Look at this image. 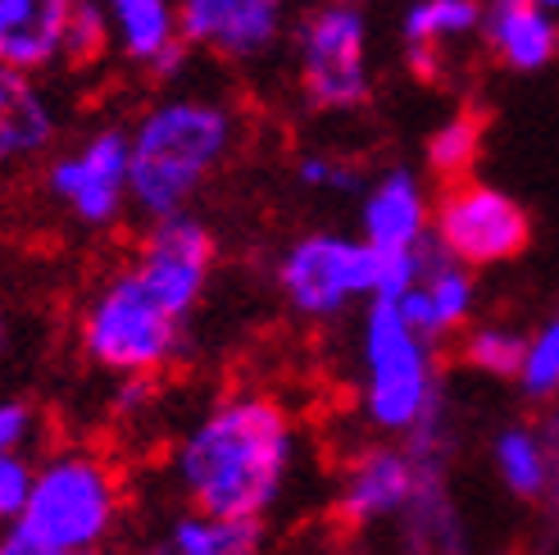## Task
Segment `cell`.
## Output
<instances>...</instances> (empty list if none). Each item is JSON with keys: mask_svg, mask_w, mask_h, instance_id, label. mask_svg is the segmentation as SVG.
<instances>
[{"mask_svg": "<svg viewBox=\"0 0 559 555\" xmlns=\"http://www.w3.org/2000/svg\"><path fill=\"white\" fill-rule=\"evenodd\" d=\"M483 19L478 0H418L405 14V42L409 46H437L445 37L473 33Z\"/></svg>", "mask_w": 559, "mask_h": 555, "instance_id": "obj_21", "label": "cell"}, {"mask_svg": "<svg viewBox=\"0 0 559 555\" xmlns=\"http://www.w3.org/2000/svg\"><path fill=\"white\" fill-rule=\"evenodd\" d=\"M378 273H382L378 246L328 237V233L296 241L287 251V260H283V269H277L283 292L305 315H337L346 300L373 296Z\"/></svg>", "mask_w": 559, "mask_h": 555, "instance_id": "obj_7", "label": "cell"}, {"mask_svg": "<svg viewBox=\"0 0 559 555\" xmlns=\"http://www.w3.org/2000/svg\"><path fill=\"white\" fill-rule=\"evenodd\" d=\"M300 182H310V187H359V174L350 169V164H332L323 155H310V160H300Z\"/></svg>", "mask_w": 559, "mask_h": 555, "instance_id": "obj_28", "label": "cell"}, {"mask_svg": "<svg viewBox=\"0 0 559 555\" xmlns=\"http://www.w3.org/2000/svg\"><path fill=\"white\" fill-rule=\"evenodd\" d=\"M496 469L514 496L533 501V496L550 492V474L559 469V460L550 456V441L537 437L533 428H506L496 437Z\"/></svg>", "mask_w": 559, "mask_h": 555, "instance_id": "obj_20", "label": "cell"}, {"mask_svg": "<svg viewBox=\"0 0 559 555\" xmlns=\"http://www.w3.org/2000/svg\"><path fill=\"white\" fill-rule=\"evenodd\" d=\"M46 197L82 228H109L132 205L128 187V132L96 128L78 146L55 151L46 164Z\"/></svg>", "mask_w": 559, "mask_h": 555, "instance_id": "obj_6", "label": "cell"}, {"mask_svg": "<svg viewBox=\"0 0 559 555\" xmlns=\"http://www.w3.org/2000/svg\"><path fill=\"white\" fill-rule=\"evenodd\" d=\"M428 210H424V191L409 174H386L365 201V241L378 251H414L424 241Z\"/></svg>", "mask_w": 559, "mask_h": 555, "instance_id": "obj_18", "label": "cell"}, {"mask_svg": "<svg viewBox=\"0 0 559 555\" xmlns=\"http://www.w3.org/2000/svg\"><path fill=\"white\" fill-rule=\"evenodd\" d=\"M437 241L460 264H506L527 246V214L506 191L455 178L437 205Z\"/></svg>", "mask_w": 559, "mask_h": 555, "instance_id": "obj_8", "label": "cell"}, {"mask_svg": "<svg viewBox=\"0 0 559 555\" xmlns=\"http://www.w3.org/2000/svg\"><path fill=\"white\" fill-rule=\"evenodd\" d=\"M164 546L174 555H260L264 533H260V519H210L195 510L174 523Z\"/></svg>", "mask_w": 559, "mask_h": 555, "instance_id": "obj_19", "label": "cell"}, {"mask_svg": "<svg viewBox=\"0 0 559 555\" xmlns=\"http://www.w3.org/2000/svg\"><path fill=\"white\" fill-rule=\"evenodd\" d=\"M478 146H483V119L473 109H464V115H455L451 123H441L432 132V142H428L432 174H441L445 182L464 178L473 169V160H478Z\"/></svg>", "mask_w": 559, "mask_h": 555, "instance_id": "obj_22", "label": "cell"}, {"mask_svg": "<svg viewBox=\"0 0 559 555\" xmlns=\"http://www.w3.org/2000/svg\"><path fill=\"white\" fill-rule=\"evenodd\" d=\"M119 519V479L100 456L60 451L37 464L33 496L14 529L50 551L96 555Z\"/></svg>", "mask_w": 559, "mask_h": 555, "instance_id": "obj_3", "label": "cell"}, {"mask_svg": "<svg viewBox=\"0 0 559 555\" xmlns=\"http://www.w3.org/2000/svg\"><path fill=\"white\" fill-rule=\"evenodd\" d=\"M300 82L319 109H355L369 101L365 19L355 5H323L300 27Z\"/></svg>", "mask_w": 559, "mask_h": 555, "instance_id": "obj_9", "label": "cell"}, {"mask_svg": "<svg viewBox=\"0 0 559 555\" xmlns=\"http://www.w3.org/2000/svg\"><path fill=\"white\" fill-rule=\"evenodd\" d=\"M496 55L519 73H533L559 55V27L537 0H496L487 19Z\"/></svg>", "mask_w": 559, "mask_h": 555, "instance_id": "obj_17", "label": "cell"}, {"mask_svg": "<svg viewBox=\"0 0 559 555\" xmlns=\"http://www.w3.org/2000/svg\"><path fill=\"white\" fill-rule=\"evenodd\" d=\"M424 464L409 451H369L350 464L346 492H342V519L346 523H369L382 515L409 510Z\"/></svg>", "mask_w": 559, "mask_h": 555, "instance_id": "obj_16", "label": "cell"}, {"mask_svg": "<svg viewBox=\"0 0 559 555\" xmlns=\"http://www.w3.org/2000/svg\"><path fill=\"white\" fill-rule=\"evenodd\" d=\"M73 10L78 0H0V64L37 78L64 64Z\"/></svg>", "mask_w": 559, "mask_h": 555, "instance_id": "obj_15", "label": "cell"}, {"mask_svg": "<svg viewBox=\"0 0 559 555\" xmlns=\"http://www.w3.org/2000/svg\"><path fill=\"white\" fill-rule=\"evenodd\" d=\"M292 464L287 414L264 397L214 405L178 447V483L210 519H260Z\"/></svg>", "mask_w": 559, "mask_h": 555, "instance_id": "obj_1", "label": "cell"}, {"mask_svg": "<svg viewBox=\"0 0 559 555\" xmlns=\"http://www.w3.org/2000/svg\"><path fill=\"white\" fill-rule=\"evenodd\" d=\"M365 359H369V387L365 405L369 420L382 428H414L418 414L437 401L428 346L405 319L401 300L373 296L369 305V332H365Z\"/></svg>", "mask_w": 559, "mask_h": 555, "instance_id": "obj_5", "label": "cell"}, {"mask_svg": "<svg viewBox=\"0 0 559 555\" xmlns=\"http://www.w3.org/2000/svg\"><path fill=\"white\" fill-rule=\"evenodd\" d=\"M468 305H473L468 273L460 269V260L445 251L437 237H424L418 241V273L401 296L405 319L414 323L418 338L432 342V338H441V332H451L468 319Z\"/></svg>", "mask_w": 559, "mask_h": 555, "instance_id": "obj_14", "label": "cell"}, {"mask_svg": "<svg viewBox=\"0 0 559 555\" xmlns=\"http://www.w3.org/2000/svg\"><path fill=\"white\" fill-rule=\"evenodd\" d=\"M182 323L187 319L174 315L146 287V278L128 264L92 296L87 315H82V346L109 374L151 378L182 351Z\"/></svg>", "mask_w": 559, "mask_h": 555, "instance_id": "obj_4", "label": "cell"}, {"mask_svg": "<svg viewBox=\"0 0 559 555\" xmlns=\"http://www.w3.org/2000/svg\"><path fill=\"white\" fill-rule=\"evenodd\" d=\"M109 19V46L123 60L151 69L155 78H174L187 60V37L178 27V0H100Z\"/></svg>", "mask_w": 559, "mask_h": 555, "instance_id": "obj_13", "label": "cell"}, {"mask_svg": "<svg viewBox=\"0 0 559 555\" xmlns=\"http://www.w3.org/2000/svg\"><path fill=\"white\" fill-rule=\"evenodd\" d=\"M109 46V19L100 10V0H78L73 23H69V50H64V64L82 69V64H96Z\"/></svg>", "mask_w": 559, "mask_h": 555, "instance_id": "obj_24", "label": "cell"}, {"mask_svg": "<svg viewBox=\"0 0 559 555\" xmlns=\"http://www.w3.org/2000/svg\"><path fill=\"white\" fill-rule=\"evenodd\" d=\"M287 0H178V27L187 46L223 60H250L273 46Z\"/></svg>", "mask_w": 559, "mask_h": 555, "instance_id": "obj_11", "label": "cell"}, {"mask_svg": "<svg viewBox=\"0 0 559 555\" xmlns=\"http://www.w3.org/2000/svg\"><path fill=\"white\" fill-rule=\"evenodd\" d=\"M132 269L146 278V287L169 305L174 315H191L195 300H201L205 283H210V269H214V237L201 219L182 214H164L151 219V233L146 241L136 246V260Z\"/></svg>", "mask_w": 559, "mask_h": 555, "instance_id": "obj_10", "label": "cell"}, {"mask_svg": "<svg viewBox=\"0 0 559 555\" xmlns=\"http://www.w3.org/2000/svg\"><path fill=\"white\" fill-rule=\"evenodd\" d=\"M33 479H37V464H33V456H27V451L0 456V523H5V529H14L19 515L27 510Z\"/></svg>", "mask_w": 559, "mask_h": 555, "instance_id": "obj_26", "label": "cell"}, {"mask_svg": "<svg viewBox=\"0 0 559 555\" xmlns=\"http://www.w3.org/2000/svg\"><path fill=\"white\" fill-rule=\"evenodd\" d=\"M5 346H10V323H5V315H0V355H5Z\"/></svg>", "mask_w": 559, "mask_h": 555, "instance_id": "obj_30", "label": "cell"}, {"mask_svg": "<svg viewBox=\"0 0 559 555\" xmlns=\"http://www.w3.org/2000/svg\"><path fill=\"white\" fill-rule=\"evenodd\" d=\"M537 5H546V10H559V0H537Z\"/></svg>", "mask_w": 559, "mask_h": 555, "instance_id": "obj_32", "label": "cell"}, {"mask_svg": "<svg viewBox=\"0 0 559 555\" xmlns=\"http://www.w3.org/2000/svg\"><path fill=\"white\" fill-rule=\"evenodd\" d=\"M37 433V414L23 401H0V456L27 451V441Z\"/></svg>", "mask_w": 559, "mask_h": 555, "instance_id": "obj_27", "label": "cell"}, {"mask_svg": "<svg viewBox=\"0 0 559 555\" xmlns=\"http://www.w3.org/2000/svg\"><path fill=\"white\" fill-rule=\"evenodd\" d=\"M146 555H174V551H169V546H164V542H159V546H151Z\"/></svg>", "mask_w": 559, "mask_h": 555, "instance_id": "obj_31", "label": "cell"}, {"mask_svg": "<svg viewBox=\"0 0 559 555\" xmlns=\"http://www.w3.org/2000/svg\"><path fill=\"white\" fill-rule=\"evenodd\" d=\"M233 146V115L205 96H169L128 132V187L146 219L182 214Z\"/></svg>", "mask_w": 559, "mask_h": 555, "instance_id": "obj_2", "label": "cell"}, {"mask_svg": "<svg viewBox=\"0 0 559 555\" xmlns=\"http://www.w3.org/2000/svg\"><path fill=\"white\" fill-rule=\"evenodd\" d=\"M0 555H69V551H50V546H41L33 538H23L19 529H10L5 538H0Z\"/></svg>", "mask_w": 559, "mask_h": 555, "instance_id": "obj_29", "label": "cell"}, {"mask_svg": "<svg viewBox=\"0 0 559 555\" xmlns=\"http://www.w3.org/2000/svg\"><path fill=\"white\" fill-rule=\"evenodd\" d=\"M523 392L537 397V401H546V397L559 392V315L537 332V342H527Z\"/></svg>", "mask_w": 559, "mask_h": 555, "instance_id": "obj_25", "label": "cell"}, {"mask_svg": "<svg viewBox=\"0 0 559 555\" xmlns=\"http://www.w3.org/2000/svg\"><path fill=\"white\" fill-rule=\"evenodd\" d=\"M464 365L483 369L491 378H523L527 365V338L514 328H478L464 342Z\"/></svg>", "mask_w": 559, "mask_h": 555, "instance_id": "obj_23", "label": "cell"}, {"mask_svg": "<svg viewBox=\"0 0 559 555\" xmlns=\"http://www.w3.org/2000/svg\"><path fill=\"white\" fill-rule=\"evenodd\" d=\"M60 137V109L37 73L0 64V178L27 169Z\"/></svg>", "mask_w": 559, "mask_h": 555, "instance_id": "obj_12", "label": "cell"}]
</instances>
